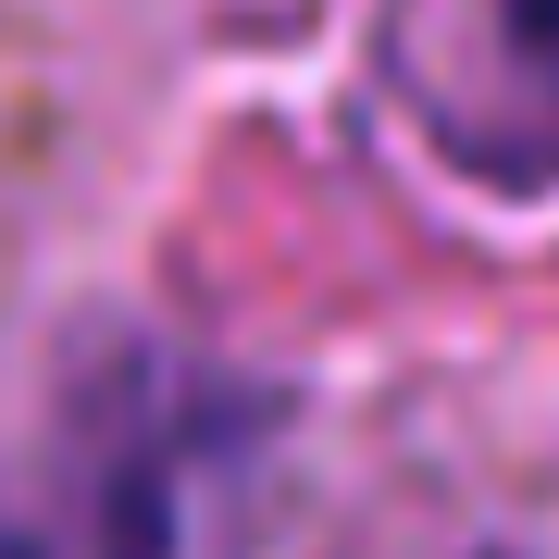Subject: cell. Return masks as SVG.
Listing matches in <instances>:
<instances>
[{"instance_id": "6da1fadb", "label": "cell", "mask_w": 559, "mask_h": 559, "mask_svg": "<svg viewBox=\"0 0 559 559\" xmlns=\"http://www.w3.org/2000/svg\"><path fill=\"white\" fill-rule=\"evenodd\" d=\"M0 559H162V460L124 411L0 448Z\"/></svg>"}, {"instance_id": "7a4b0ae2", "label": "cell", "mask_w": 559, "mask_h": 559, "mask_svg": "<svg viewBox=\"0 0 559 559\" xmlns=\"http://www.w3.org/2000/svg\"><path fill=\"white\" fill-rule=\"evenodd\" d=\"M510 38H522V62L559 87V0H510Z\"/></svg>"}]
</instances>
